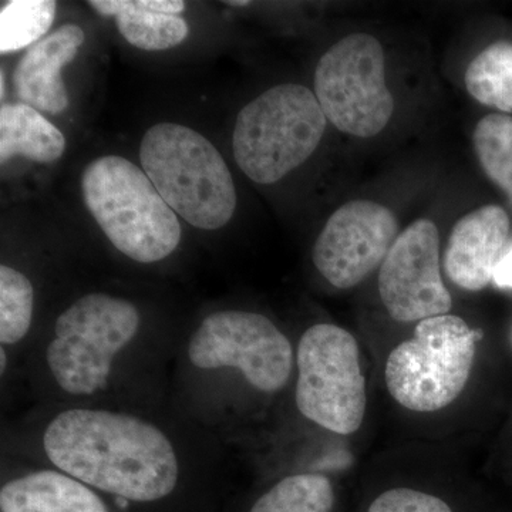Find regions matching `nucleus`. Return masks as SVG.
<instances>
[{
	"label": "nucleus",
	"instance_id": "8",
	"mask_svg": "<svg viewBox=\"0 0 512 512\" xmlns=\"http://www.w3.org/2000/svg\"><path fill=\"white\" fill-rule=\"evenodd\" d=\"M296 373L295 403L305 419L342 436L360 429L366 382L352 333L332 323L311 326L296 348Z\"/></svg>",
	"mask_w": 512,
	"mask_h": 512
},
{
	"label": "nucleus",
	"instance_id": "18",
	"mask_svg": "<svg viewBox=\"0 0 512 512\" xmlns=\"http://www.w3.org/2000/svg\"><path fill=\"white\" fill-rule=\"evenodd\" d=\"M464 82L478 103L512 113V43L497 40L485 47L468 66Z\"/></svg>",
	"mask_w": 512,
	"mask_h": 512
},
{
	"label": "nucleus",
	"instance_id": "17",
	"mask_svg": "<svg viewBox=\"0 0 512 512\" xmlns=\"http://www.w3.org/2000/svg\"><path fill=\"white\" fill-rule=\"evenodd\" d=\"M35 316V288L29 276L9 265L0 266V350L10 363L22 352Z\"/></svg>",
	"mask_w": 512,
	"mask_h": 512
},
{
	"label": "nucleus",
	"instance_id": "6",
	"mask_svg": "<svg viewBox=\"0 0 512 512\" xmlns=\"http://www.w3.org/2000/svg\"><path fill=\"white\" fill-rule=\"evenodd\" d=\"M326 120L308 87H272L239 111L232 136L235 160L254 183L274 184L315 153Z\"/></svg>",
	"mask_w": 512,
	"mask_h": 512
},
{
	"label": "nucleus",
	"instance_id": "11",
	"mask_svg": "<svg viewBox=\"0 0 512 512\" xmlns=\"http://www.w3.org/2000/svg\"><path fill=\"white\" fill-rule=\"evenodd\" d=\"M399 237V222L389 208L367 200L350 201L333 212L315 247L313 264L338 289L365 281Z\"/></svg>",
	"mask_w": 512,
	"mask_h": 512
},
{
	"label": "nucleus",
	"instance_id": "16",
	"mask_svg": "<svg viewBox=\"0 0 512 512\" xmlns=\"http://www.w3.org/2000/svg\"><path fill=\"white\" fill-rule=\"evenodd\" d=\"M89 6L104 18L116 19L121 36L147 52L181 45L190 33L184 18L153 12L144 0H90Z\"/></svg>",
	"mask_w": 512,
	"mask_h": 512
},
{
	"label": "nucleus",
	"instance_id": "5",
	"mask_svg": "<svg viewBox=\"0 0 512 512\" xmlns=\"http://www.w3.org/2000/svg\"><path fill=\"white\" fill-rule=\"evenodd\" d=\"M84 204L111 244L138 264L168 258L181 242L177 214L136 164L96 158L82 177Z\"/></svg>",
	"mask_w": 512,
	"mask_h": 512
},
{
	"label": "nucleus",
	"instance_id": "2",
	"mask_svg": "<svg viewBox=\"0 0 512 512\" xmlns=\"http://www.w3.org/2000/svg\"><path fill=\"white\" fill-rule=\"evenodd\" d=\"M178 348L150 342L130 299L89 292L57 315L26 352L37 406H143L171 399Z\"/></svg>",
	"mask_w": 512,
	"mask_h": 512
},
{
	"label": "nucleus",
	"instance_id": "22",
	"mask_svg": "<svg viewBox=\"0 0 512 512\" xmlns=\"http://www.w3.org/2000/svg\"><path fill=\"white\" fill-rule=\"evenodd\" d=\"M367 512H453L434 495L412 488H393L376 498Z\"/></svg>",
	"mask_w": 512,
	"mask_h": 512
},
{
	"label": "nucleus",
	"instance_id": "15",
	"mask_svg": "<svg viewBox=\"0 0 512 512\" xmlns=\"http://www.w3.org/2000/svg\"><path fill=\"white\" fill-rule=\"evenodd\" d=\"M66 150L62 131L25 103L3 104L0 109V161L25 157L36 163H55Z\"/></svg>",
	"mask_w": 512,
	"mask_h": 512
},
{
	"label": "nucleus",
	"instance_id": "3",
	"mask_svg": "<svg viewBox=\"0 0 512 512\" xmlns=\"http://www.w3.org/2000/svg\"><path fill=\"white\" fill-rule=\"evenodd\" d=\"M295 367L291 340L265 315L238 309L212 312L178 346L171 400L224 441L232 430L238 390L279 393Z\"/></svg>",
	"mask_w": 512,
	"mask_h": 512
},
{
	"label": "nucleus",
	"instance_id": "1",
	"mask_svg": "<svg viewBox=\"0 0 512 512\" xmlns=\"http://www.w3.org/2000/svg\"><path fill=\"white\" fill-rule=\"evenodd\" d=\"M9 431V453L127 504L163 503L198 468L224 466V441L171 399L143 406H36Z\"/></svg>",
	"mask_w": 512,
	"mask_h": 512
},
{
	"label": "nucleus",
	"instance_id": "24",
	"mask_svg": "<svg viewBox=\"0 0 512 512\" xmlns=\"http://www.w3.org/2000/svg\"><path fill=\"white\" fill-rule=\"evenodd\" d=\"M144 5L161 15L178 16L185 10V3L181 0H144Z\"/></svg>",
	"mask_w": 512,
	"mask_h": 512
},
{
	"label": "nucleus",
	"instance_id": "14",
	"mask_svg": "<svg viewBox=\"0 0 512 512\" xmlns=\"http://www.w3.org/2000/svg\"><path fill=\"white\" fill-rule=\"evenodd\" d=\"M32 464L3 481L2 512H111L101 494L83 481L55 467Z\"/></svg>",
	"mask_w": 512,
	"mask_h": 512
},
{
	"label": "nucleus",
	"instance_id": "10",
	"mask_svg": "<svg viewBox=\"0 0 512 512\" xmlns=\"http://www.w3.org/2000/svg\"><path fill=\"white\" fill-rule=\"evenodd\" d=\"M384 308L397 322L447 315L453 299L440 272L439 229L420 218L399 234L379 272Z\"/></svg>",
	"mask_w": 512,
	"mask_h": 512
},
{
	"label": "nucleus",
	"instance_id": "25",
	"mask_svg": "<svg viewBox=\"0 0 512 512\" xmlns=\"http://www.w3.org/2000/svg\"><path fill=\"white\" fill-rule=\"evenodd\" d=\"M225 3H227V5H231V6H238V8H244V6L249 5V2H245V0H242V2H234V0H232V2H225Z\"/></svg>",
	"mask_w": 512,
	"mask_h": 512
},
{
	"label": "nucleus",
	"instance_id": "4",
	"mask_svg": "<svg viewBox=\"0 0 512 512\" xmlns=\"http://www.w3.org/2000/svg\"><path fill=\"white\" fill-rule=\"evenodd\" d=\"M144 173L168 207L192 227H225L237 208L227 163L211 141L181 124L151 127L140 146Z\"/></svg>",
	"mask_w": 512,
	"mask_h": 512
},
{
	"label": "nucleus",
	"instance_id": "7",
	"mask_svg": "<svg viewBox=\"0 0 512 512\" xmlns=\"http://www.w3.org/2000/svg\"><path fill=\"white\" fill-rule=\"evenodd\" d=\"M481 333L456 315L420 320L412 339L387 359V389L413 412L430 413L450 406L466 389Z\"/></svg>",
	"mask_w": 512,
	"mask_h": 512
},
{
	"label": "nucleus",
	"instance_id": "20",
	"mask_svg": "<svg viewBox=\"0 0 512 512\" xmlns=\"http://www.w3.org/2000/svg\"><path fill=\"white\" fill-rule=\"evenodd\" d=\"M473 146L484 173L512 205V117L503 113L483 117L474 128Z\"/></svg>",
	"mask_w": 512,
	"mask_h": 512
},
{
	"label": "nucleus",
	"instance_id": "9",
	"mask_svg": "<svg viewBox=\"0 0 512 512\" xmlns=\"http://www.w3.org/2000/svg\"><path fill=\"white\" fill-rule=\"evenodd\" d=\"M315 96L326 119L343 133L362 138L382 133L394 100L379 40L353 33L326 50L315 70Z\"/></svg>",
	"mask_w": 512,
	"mask_h": 512
},
{
	"label": "nucleus",
	"instance_id": "13",
	"mask_svg": "<svg viewBox=\"0 0 512 512\" xmlns=\"http://www.w3.org/2000/svg\"><path fill=\"white\" fill-rule=\"evenodd\" d=\"M84 39L82 28L66 25L30 47L13 73L20 101L46 113H63L69 107V94L62 70L73 62Z\"/></svg>",
	"mask_w": 512,
	"mask_h": 512
},
{
	"label": "nucleus",
	"instance_id": "12",
	"mask_svg": "<svg viewBox=\"0 0 512 512\" xmlns=\"http://www.w3.org/2000/svg\"><path fill=\"white\" fill-rule=\"evenodd\" d=\"M510 229V215L500 205H484L464 215L454 225L444 254L448 279L470 292L488 286Z\"/></svg>",
	"mask_w": 512,
	"mask_h": 512
},
{
	"label": "nucleus",
	"instance_id": "19",
	"mask_svg": "<svg viewBox=\"0 0 512 512\" xmlns=\"http://www.w3.org/2000/svg\"><path fill=\"white\" fill-rule=\"evenodd\" d=\"M335 491L322 474H293L262 494L249 512H332Z\"/></svg>",
	"mask_w": 512,
	"mask_h": 512
},
{
	"label": "nucleus",
	"instance_id": "21",
	"mask_svg": "<svg viewBox=\"0 0 512 512\" xmlns=\"http://www.w3.org/2000/svg\"><path fill=\"white\" fill-rule=\"evenodd\" d=\"M56 6L53 0H12L6 3L0 10V53H15L36 45L37 40L52 28Z\"/></svg>",
	"mask_w": 512,
	"mask_h": 512
},
{
	"label": "nucleus",
	"instance_id": "23",
	"mask_svg": "<svg viewBox=\"0 0 512 512\" xmlns=\"http://www.w3.org/2000/svg\"><path fill=\"white\" fill-rule=\"evenodd\" d=\"M493 282L503 289L512 288V248L504 252L495 265Z\"/></svg>",
	"mask_w": 512,
	"mask_h": 512
}]
</instances>
